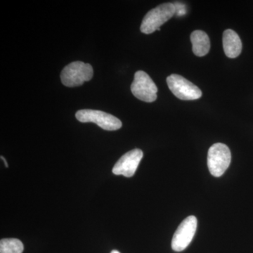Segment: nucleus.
Wrapping results in <instances>:
<instances>
[{
  "instance_id": "5",
  "label": "nucleus",
  "mask_w": 253,
  "mask_h": 253,
  "mask_svg": "<svg viewBox=\"0 0 253 253\" xmlns=\"http://www.w3.org/2000/svg\"><path fill=\"white\" fill-rule=\"evenodd\" d=\"M131 91L138 99L144 102H154L157 99L158 88L154 82L146 72L139 71L134 74Z\"/></svg>"
},
{
  "instance_id": "7",
  "label": "nucleus",
  "mask_w": 253,
  "mask_h": 253,
  "mask_svg": "<svg viewBox=\"0 0 253 253\" xmlns=\"http://www.w3.org/2000/svg\"><path fill=\"white\" fill-rule=\"evenodd\" d=\"M197 223V219L195 216H189L181 223L173 236V251L181 252L189 246L196 234Z\"/></svg>"
},
{
  "instance_id": "11",
  "label": "nucleus",
  "mask_w": 253,
  "mask_h": 253,
  "mask_svg": "<svg viewBox=\"0 0 253 253\" xmlns=\"http://www.w3.org/2000/svg\"><path fill=\"white\" fill-rule=\"evenodd\" d=\"M24 249L23 243L16 239H4L0 241V253H22Z\"/></svg>"
},
{
  "instance_id": "9",
  "label": "nucleus",
  "mask_w": 253,
  "mask_h": 253,
  "mask_svg": "<svg viewBox=\"0 0 253 253\" xmlns=\"http://www.w3.org/2000/svg\"><path fill=\"white\" fill-rule=\"evenodd\" d=\"M223 48L227 57L235 59L242 51V42L240 37L233 30L227 29L223 33Z\"/></svg>"
},
{
  "instance_id": "14",
  "label": "nucleus",
  "mask_w": 253,
  "mask_h": 253,
  "mask_svg": "<svg viewBox=\"0 0 253 253\" xmlns=\"http://www.w3.org/2000/svg\"><path fill=\"white\" fill-rule=\"evenodd\" d=\"M111 253H121L118 252V251H113L112 252H111Z\"/></svg>"
},
{
  "instance_id": "13",
  "label": "nucleus",
  "mask_w": 253,
  "mask_h": 253,
  "mask_svg": "<svg viewBox=\"0 0 253 253\" xmlns=\"http://www.w3.org/2000/svg\"><path fill=\"white\" fill-rule=\"evenodd\" d=\"M1 159L3 161H4L5 166H6V168H8V164L7 163H6V160H5V158L4 157H2V156H1Z\"/></svg>"
},
{
  "instance_id": "1",
  "label": "nucleus",
  "mask_w": 253,
  "mask_h": 253,
  "mask_svg": "<svg viewBox=\"0 0 253 253\" xmlns=\"http://www.w3.org/2000/svg\"><path fill=\"white\" fill-rule=\"evenodd\" d=\"M175 6L173 3H164L150 10L144 16L141 24V33L151 34L158 31L175 14Z\"/></svg>"
},
{
  "instance_id": "10",
  "label": "nucleus",
  "mask_w": 253,
  "mask_h": 253,
  "mask_svg": "<svg viewBox=\"0 0 253 253\" xmlns=\"http://www.w3.org/2000/svg\"><path fill=\"white\" fill-rule=\"evenodd\" d=\"M191 41L193 45V52L197 56H204L208 54L211 49L209 37L203 31H195L191 33Z\"/></svg>"
},
{
  "instance_id": "12",
  "label": "nucleus",
  "mask_w": 253,
  "mask_h": 253,
  "mask_svg": "<svg viewBox=\"0 0 253 253\" xmlns=\"http://www.w3.org/2000/svg\"><path fill=\"white\" fill-rule=\"evenodd\" d=\"M175 6L176 12L175 14L177 16H183L186 14L185 5L178 3V4H174Z\"/></svg>"
},
{
  "instance_id": "8",
  "label": "nucleus",
  "mask_w": 253,
  "mask_h": 253,
  "mask_svg": "<svg viewBox=\"0 0 253 253\" xmlns=\"http://www.w3.org/2000/svg\"><path fill=\"white\" fill-rule=\"evenodd\" d=\"M143 151L139 149L131 150L118 160L112 169L113 174L131 177L134 175L141 159Z\"/></svg>"
},
{
  "instance_id": "3",
  "label": "nucleus",
  "mask_w": 253,
  "mask_h": 253,
  "mask_svg": "<svg viewBox=\"0 0 253 253\" xmlns=\"http://www.w3.org/2000/svg\"><path fill=\"white\" fill-rule=\"evenodd\" d=\"M231 154L227 146L216 143L208 153V166L210 172L215 177H219L225 172L230 165Z\"/></svg>"
},
{
  "instance_id": "6",
  "label": "nucleus",
  "mask_w": 253,
  "mask_h": 253,
  "mask_svg": "<svg viewBox=\"0 0 253 253\" xmlns=\"http://www.w3.org/2000/svg\"><path fill=\"white\" fill-rule=\"evenodd\" d=\"M168 87L178 99L190 101L199 99L202 96V91L191 82L177 74H172L167 78Z\"/></svg>"
},
{
  "instance_id": "2",
  "label": "nucleus",
  "mask_w": 253,
  "mask_h": 253,
  "mask_svg": "<svg viewBox=\"0 0 253 253\" xmlns=\"http://www.w3.org/2000/svg\"><path fill=\"white\" fill-rule=\"evenodd\" d=\"M94 75L93 68L89 63L74 61L69 63L61 73V81L68 87L81 86L84 82L90 81Z\"/></svg>"
},
{
  "instance_id": "4",
  "label": "nucleus",
  "mask_w": 253,
  "mask_h": 253,
  "mask_svg": "<svg viewBox=\"0 0 253 253\" xmlns=\"http://www.w3.org/2000/svg\"><path fill=\"white\" fill-rule=\"evenodd\" d=\"M76 117L80 122L95 123L105 130H118L123 126L122 122L118 118L109 113L96 110H80L76 113Z\"/></svg>"
}]
</instances>
